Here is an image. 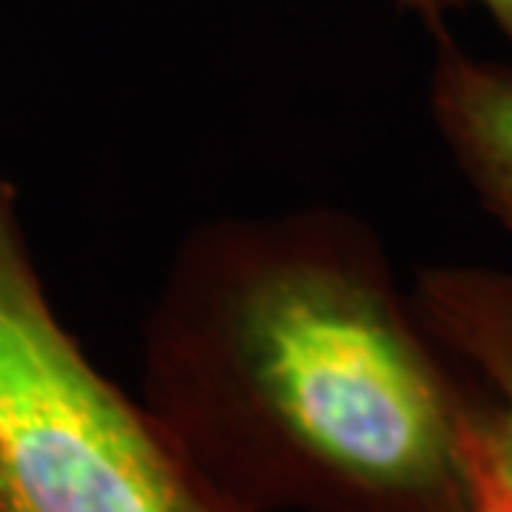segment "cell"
<instances>
[{"instance_id": "cell-5", "label": "cell", "mask_w": 512, "mask_h": 512, "mask_svg": "<svg viewBox=\"0 0 512 512\" xmlns=\"http://www.w3.org/2000/svg\"><path fill=\"white\" fill-rule=\"evenodd\" d=\"M396 6L407 15L419 18L430 32L444 29V20L453 12L481 9L512 46V0H396Z\"/></svg>"}, {"instance_id": "cell-1", "label": "cell", "mask_w": 512, "mask_h": 512, "mask_svg": "<svg viewBox=\"0 0 512 512\" xmlns=\"http://www.w3.org/2000/svg\"><path fill=\"white\" fill-rule=\"evenodd\" d=\"M140 387L237 512H473L456 382L356 214L185 234L143 325Z\"/></svg>"}, {"instance_id": "cell-3", "label": "cell", "mask_w": 512, "mask_h": 512, "mask_svg": "<svg viewBox=\"0 0 512 512\" xmlns=\"http://www.w3.org/2000/svg\"><path fill=\"white\" fill-rule=\"evenodd\" d=\"M410 296L456 382L473 512H512V271L433 265Z\"/></svg>"}, {"instance_id": "cell-2", "label": "cell", "mask_w": 512, "mask_h": 512, "mask_svg": "<svg viewBox=\"0 0 512 512\" xmlns=\"http://www.w3.org/2000/svg\"><path fill=\"white\" fill-rule=\"evenodd\" d=\"M0 512H237L60 322L3 174Z\"/></svg>"}, {"instance_id": "cell-4", "label": "cell", "mask_w": 512, "mask_h": 512, "mask_svg": "<svg viewBox=\"0 0 512 512\" xmlns=\"http://www.w3.org/2000/svg\"><path fill=\"white\" fill-rule=\"evenodd\" d=\"M433 35V126L484 211L512 234V66L470 55L447 29Z\"/></svg>"}]
</instances>
